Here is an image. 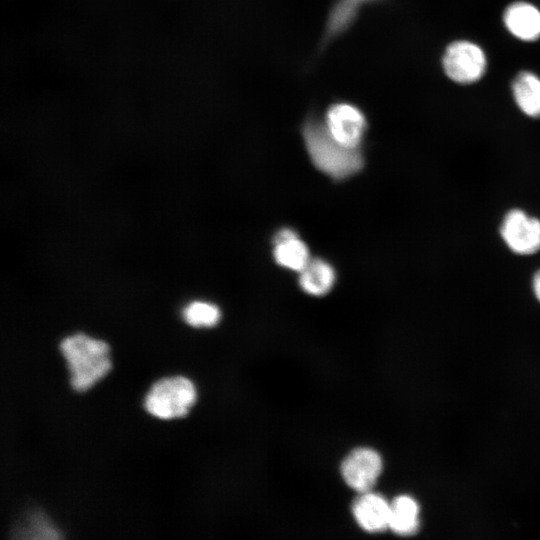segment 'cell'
<instances>
[{
	"label": "cell",
	"instance_id": "6da1fadb",
	"mask_svg": "<svg viewBox=\"0 0 540 540\" xmlns=\"http://www.w3.org/2000/svg\"><path fill=\"white\" fill-rule=\"evenodd\" d=\"M302 134L313 164L329 177L343 180L362 169L364 160L360 148H348L338 143L325 123L310 118L304 123Z\"/></svg>",
	"mask_w": 540,
	"mask_h": 540
},
{
	"label": "cell",
	"instance_id": "7a4b0ae2",
	"mask_svg": "<svg viewBox=\"0 0 540 540\" xmlns=\"http://www.w3.org/2000/svg\"><path fill=\"white\" fill-rule=\"evenodd\" d=\"M59 349L71 373V385L84 391L111 368L109 346L102 340L78 333L64 338Z\"/></svg>",
	"mask_w": 540,
	"mask_h": 540
},
{
	"label": "cell",
	"instance_id": "3957f363",
	"mask_svg": "<svg viewBox=\"0 0 540 540\" xmlns=\"http://www.w3.org/2000/svg\"><path fill=\"white\" fill-rule=\"evenodd\" d=\"M499 238L511 254L530 258L540 253V217L527 209H507L499 222Z\"/></svg>",
	"mask_w": 540,
	"mask_h": 540
},
{
	"label": "cell",
	"instance_id": "277c9868",
	"mask_svg": "<svg viewBox=\"0 0 540 540\" xmlns=\"http://www.w3.org/2000/svg\"><path fill=\"white\" fill-rule=\"evenodd\" d=\"M441 66L446 77L452 82L470 85L484 77L488 59L478 43L459 39L447 45L441 58Z\"/></svg>",
	"mask_w": 540,
	"mask_h": 540
},
{
	"label": "cell",
	"instance_id": "5b68a950",
	"mask_svg": "<svg viewBox=\"0 0 540 540\" xmlns=\"http://www.w3.org/2000/svg\"><path fill=\"white\" fill-rule=\"evenodd\" d=\"M196 398L192 382L182 376L155 382L145 397L146 410L161 419L182 417Z\"/></svg>",
	"mask_w": 540,
	"mask_h": 540
},
{
	"label": "cell",
	"instance_id": "8992f818",
	"mask_svg": "<svg viewBox=\"0 0 540 540\" xmlns=\"http://www.w3.org/2000/svg\"><path fill=\"white\" fill-rule=\"evenodd\" d=\"M325 126L341 145L360 148L367 122L364 114L356 106L349 103H335L327 110Z\"/></svg>",
	"mask_w": 540,
	"mask_h": 540
},
{
	"label": "cell",
	"instance_id": "52a82bcc",
	"mask_svg": "<svg viewBox=\"0 0 540 540\" xmlns=\"http://www.w3.org/2000/svg\"><path fill=\"white\" fill-rule=\"evenodd\" d=\"M382 468L380 454L374 449L361 447L345 457L341 465V474L349 487L362 493L373 488Z\"/></svg>",
	"mask_w": 540,
	"mask_h": 540
},
{
	"label": "cell",
	"instance_id": "ba28073f",
	"mask_svg": "<svg viewBox=\"0 0 540 540\" xmlns=\"http://www.w3.org/2000/svg\"><path fill=\"white\" fill-rule=\"evenodd\" d=\"M506 30L522 42H535L540 38V9L527 1H515L503 12Z\"/></svg>",
	"mask_w": 540,
	"mask_h": 540
},
{
	"label": "cell",
	"instance_id": "9c48e42d",
	"mask_svg": "<svg viewBox=\"0 0 540 540\" xmlns=\"http://www.w3.org/2000/svg\"><path fill=\"white\" fill-rule=\"evenodd\" d=\"M355 520L367 532H381L389 528L390 503L371 490L362 492L352 506Z\"/></svg>",
	"mask_w": 540,
	"mask_h": 540
},
{
	"label": "cell",
	"instance_id": "30bf717a",
	"mask_svg": "<svg viewBox=\"0 0 540 540\" xmlns=\"http://www.w3.org/2000/svg\"><path fill=\"white\" fill-rule=\"evenodd\" d=\"M511 92L517 108L531 119L540 118V76L530 70L518 72L512 80Z\"/></svg>",
	"mask_w": 540,
	"mask_h": 540
},
{
	"label": "cell",
	"instance_id": "8fae6325",
	"mask_svg": "<svg viewBox=\"0 0 540 540\" xmlns=\"http://www.w3.org/2000/svg\"><path fill=\"white\" fill-rule=\"evenodd\" d=\"M335 279L333 267L322 259L314 258L300 271L299 285L310 295L322 296L331 290Z\"/></svg>",
	"mask_w": 540,
	"mask_h": 540
},
{
	"label": "cell",
	"instance_id": "7c38bea8",
	"mask_svg": "<svg viewBox=\"0 0 540 540\" xmlns=\"http://www.w3.org/2000/svg\"><path fill=\"white\" fill-rule=\"evenodd\" d=\"M419 505L409 495H400L390 503L389 528L403 536L414 534L420 525Z\"/></svg>",
	"mask_w": 540,
	"mask_h": 540
},
{
	"label": "cell",
	"instance_id": "4fadbf2b",
	"mask_svg": "<svg viewBox=\"0 0 540 540\" xmlns=\"http://www.w3.org/2000/svg\"><path fill=\"white\" fill-rule=\"evenodd\" d=\"M377 0H337L328 17L326 36L335 37L346 30L365 4Z\"/></svg>",
	"mask_w": 540,
	"mask_h": 540
},
{
	"label": "cell",
	"instance_id": "5bb4252c",
	"mask_svg": "<svg viewBox=\"0 0 540 540\" xmlns=\"http://www.w3.org/2000/svg\"><path fill=\"white\" fill-rule=\"evenodd\" d=\"M273 256L282 267L300 272L309 262V250L298 237L275 244Z\"/></svg>",
	"mask_w": 540,
	"mask_h": 540
},
{
	"label": "cell",
	"instance_id": "9a60e30c",
	"mask_svg": "<svg viewBox=\"0 0 540 540\" xmlns=\"http://www.w3.org/2000/svg\"><path fill=\"white\" fill-rule=\"evenodd\" d=\"M185 322L192 327H212L220 318V309L213 303L196 300L188 303L183 309Z\"/></svg>",
	"mask_w": 540,
	"mask_h": 540
},
{
	"label": "cell",
	"instance_id": "2e32d148",
	"mask_svg": "<svg viewBox=\"0 0 540 540\" xmlns=\"http://www.w3.org/2000/svg\"><path fill=\"white\" fill-rule=\"evenodd\" d=\"M530 291L534 299L540 304V265L534 270L531 275Z\"/></svg>",
	"mask_w": 540,
	"mask_h": 540
},
{
	"label": "cell",
	"instance_id": "e0dca14e",
	"mask_svg": "<svg viewBox=\"0 0 540 540\" xmlns=\"http://www.w3.org/2000/svg\"><path fill=\"white\" fill-rule=\"evenodd\" d=\"M298 237L297 233L290 228H283L279 230L274 236V243H280L292 238Z\"/></svg>",
	"mask_w": 540,
	"mask_h": 540
}]
</instances>
